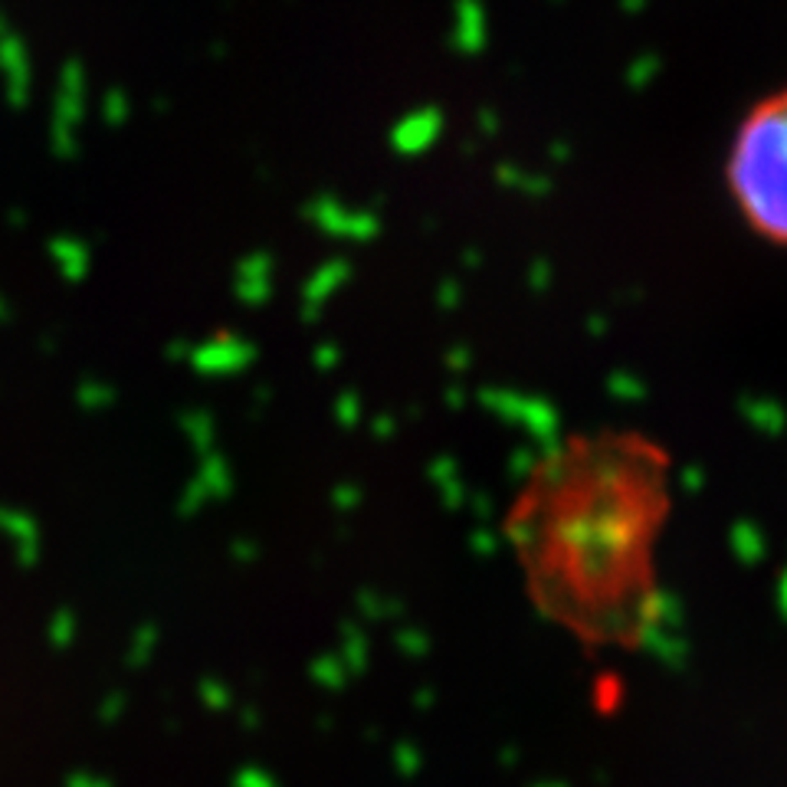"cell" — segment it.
<instances>
[{
	"mask_svg": "<svg viewBox=\"0 0 787 787\" xmlns=\"http://www.w3.org/2000/svg\"><path fill=\"white\" fill-rule=\"evenodd\" d=\"M666 513L662 450L637 433H597L564 443L531 473L509 531L554 621L630 644L654 611Z\"/></svg>",
	"mask_w": 787,
	"mask_h": 787,
	"instance_id": "1",
	"label": "cell"
},
{
	"mask_svg": "<svg viewBox=\"0 0 787 787\" xmlns=\"http://www.w3.org/2000/svg\"><path fill=\"white\" fill-rule=\"evenodd\" d=\"M725 184L748 230L787 247V86L742 116L725 158Z\"/></svg>",
	"mask_w": 787,
	"mask_h": 787,
	"instance_id": "2",
	"label": "cell"
}]
</instances>
